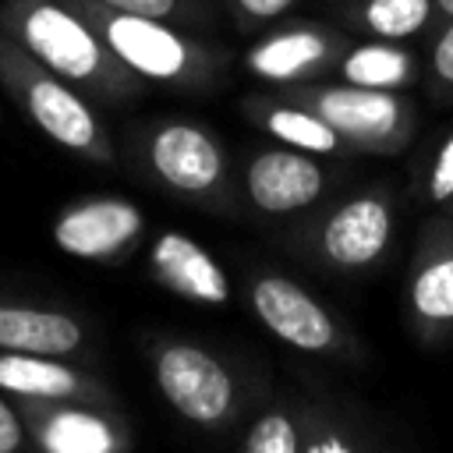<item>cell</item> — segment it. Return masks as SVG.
<instances>
[{
    "label": "cell",
    "mask_w": 453,
    "mask_h": 453,
    "mask_svg": "<svg viewBox=\"0 0 453 453\" xmlns=\"http://www.w3.org/2000/svg\"><path fill=\"white\" fill-rule=\"evenodd\" d=\"M99 35L127 71L152 81H166L180 88H216L226 67V53L219 46L191 39L159 18H142L106 7L99 21Z\"/></svg>",
    "instance_id": "cell-1"
},
{
    "label": "cell",
    "mask_w": 453,
    "mask_h": 453,
    "mask_svg": "<svg viewBox=\"0 0 453 453\" xmlns=\"http://www.w3.org/2000/svg\"><path fill=\"white\" fill-rule=\"evenodd\" d=\"M280 92L315 110L354 152H372V156L403 152L418 127L414 106L389 88H365L340 78L336 81L315 78V81L287 85Z\"/></svg>",
    "instance_id": "cell-2"
},
{
    "label": "cell",
    "mask_w": 453,
    "mask_h": 453,
    "mask_svg": "<svg viewBox=\"0 0 453 453\" xmlns=\"http://www.w3.org/2000/svg\"><path fill=\"white\" fill-rule=\"evenodd\" d=\"M389 241H393V202L379 188L336 202L315 223H304L297 230L301 251L333 273H361L382 262Z\"/></svg>",
    "instance_id": "cell-3"
},
{
    "label": "cell",
    "mask_w": 453,
    "mask_h": 453,
    "mask_svg": "<svg viewBox=\"0 0 453 453\" xmlns=\"http://www.w3.org/2000/svg\"><path fill=\"white\" fill-rule=\"evenodd\" d=\"M145 156H149L152 173L170 191L205 202L216 212H237L230 159L205 127L188 124V120H166L149 134Z\"/></svg>",
    "instance_id": "cell-4"
},
{
    "label": "cell",
    "mask_w": 453,
    "mask_h": 453,
    "mask_svg": "<svg viewBox=\"0 0 453 453\" xmlns=\"http://www.w3.org/2000/svg\"><path fill=\"white\" fill-rule=\"evenodd\" d=\"M156 382L166 396V403L202 425V428H230L241 411H244V393L237 375L226 368V361H219L216 354H209L205 347L195 343H166L156 354Z\"/></svg>",
    "instance_id": "cell-5"
},
{
    "label": "cell",
    "mask_w": 453,
    "mask_h": 453,
    "mask_svg": "<svg viewBox=\"0 0 453 453\" xmlns=\"http://www.w3.org/2000/svg\"><path fill=\"white\" fill-rule=\"evenodd\" d=\"M248 304L255 319L280 343L301 354H322V357L357 354V343L343 329V322H336L322 301H315L297 280L283 273H255L248 280Z\"/></svg>",
    "instance_id": "cell-6"
},
{
    "label": "cell",
    "mask_w": 453,
    "mask_h": 453,
    "mask_svg": "<svg viewBox=\"0 0 453 453\" xmlns=\"http://www.w3.org/2000/svg\"><path fill=\"white\" fill-rule=\"evenodd\" d=\"M343 50V32L319 21H290L265 32L244 50V71L265 85L287 88L322 78L329 67H336Z\"/></svg>",
    "instance_id": "cell-7"
},
{
    "label": "cell",
    "mask_w": 453,
    "mask_h": 453,
    "mask_svg": "<svg viewBox=\"0 0 453 453\" xmlns=\"http://www.w3.org/2000/svg\"><path fill=\"white\" fill-rule=\"evenodd\" d=\"M407 315L421 340L453 333V223L432 219L418 234L407 276Z\"/></svg>",
    "instance_id": "cell-8"
},
{
    "label": "cell",
    "mask_w": 453,
    "mask_h": 453,
    "mask_svg": "<svg viewBox=\"0 0 453 453\" xmlns=\"http://www.w3.org/2000/svg\"><path fill=\"white\" fill-rule=\"evenodd\" d=\"M326 166L304 149H262L241 170L244 202L265 216H290L311 209L326 191Z\"/></svg>",
    "instance_id": "cell-9"
},
{
    "label": "cell",
    "mask_w": 453,
    "mask_h": 453,
    "mask_svg": "<svg viewBox=\"0 0 453 453\" xmlns=\"http://www.w3.org/2000/svg\"><path fill=\"white\" fill-rule=\"evenodd\" d=\"M25 42L32 46L35 57H42V64H50L57 74L71 81L99 78L106 57H113V50L99 42V35L88 25H81L71 11L57 4L32 7V14L25 18Z\"/></svg>",
    "instance_id": "cell-10"
},
{
    "label": "cell",
    "mask_w": 453,
    "mask_h": 453,
    "mask_svg": "<svg viewBox=\"0 0 453 453\" xmlns=\"http://www.w3.org/2000/svg\"><path fill=\"white\" fill-rule=\"evenodd\" d=\"M145 230V216L127 198H92L60 216L53 237L78 258H113Z\"/></svg>",
    "instance_id": "cell-11"
},
{
    "label": "cell",
    "mask_w": 453,
    "mask_h": 453,
    "mask_svg": "<svg viewBox=\"0 0 453 453\" xmlns=\"http://www.w3.org/2000/svg\"><path fill=\"white\" fill-rule=\"evenodd\" d=\"M152 273L156 280L198 304H226L230 301V276L226 269L191 237L166 230L152 244Z\"/></svg>",
    "instance_id": "cell-12"
},
{
    "label": "cell",
    "mask_w": 453,
    "mask_h": 453,
    "mask_svg": "<svg viewBox=\"0 0 453 453\" xmlns=\"http://www.w3.org/2000/svg\"><path fill=\"white\" fill-rule=\"evenodd\" d=\"M248 117L255 124H262L276 142L290 145V149H304L311 156H340L347 152L343 138L304 103L290 99V96H255L244 103Z\"/></svg>",
    "instance_id": "cell-13"
},
{
    "label": "cell",
    "mask_w": 453,
    "mask_h": 453,
    "mask_svg": "<svg viewBox=\"0 0 453 453\" xmlns=\"http://www.w3.org/2000/svg\"><path fill=\"white\" fill-rule=\"evenodd\" d=\"M28 110L35 117V124L53 134L60 145L67 149H99V124L92 117V110L60 81L53 78H39L28 88Z\"/></svg>",
    "instance_id": "cell-14"
},
{
    "label": "cell",
    "mask_w": 453,
    "mask_h": 453,
    "mask_svg": "<svg viewBox=\"0 0 453 453\" xmlns=\"http://www.w3.org/2000/svg\"><path fill=\"white\" fill-rule=\"evenodd\" d=\"M333 71L340 81H350V85L403 92L418 78V57L393 39H368V42L347 46Z\"/></svg>",
    "instance_id": "cell-15"
},
{
    "label": "cell",
    "mask_w": 453,
    "mask_h": 453,
    "mask_svg": "<svg viewBox=\"0 0 453 453\" xmlns=\"http://www.w3.org/2000/svg\"><path fill=\"white\" fill-rule=\"evenodd\" d=\"M81 343L74 319L39 308H0V347L21 354H71Z\"/></svg>",
    "instance_id": "cell-16"
},
{
    "label": "cell",
    "mask_w": 453,
    "mask_h": 453,
    "mask_svg": "<svg viewBox=\"0 0 453 453\" xmlns=\"http://www.w3.org/2000/svg\"><path fill=\"white\" fill-rule=\"evenodd\" d=\"M347 25L368 39H411L435 28V0H354L343 4Z\"/></svg>",
    "instance_id": "cell-17"
},
{
    "label": "cell",
    "mask_w": 453,
    "mask_h": 453,
    "mask_svg": "<svg viewBox=\"0 0 453 453\" xmlns=\"http://www.w3.org/2000/svg\"><path fill=\"white\" fill-rule=\"evenodd\" d=\"M248 453H308L304 403H273L258 411L241 435Z\"/></svg>",
    "instance_id": "cell-18"
},
{
    "label": "cell",
    "mask_w": 453,
    "mask_h": 453,
    "mask_svg": "<svg viewBox=\"0 0 453 453\" xmlns=\"http://www.w3.org/2000/svg\"><path fill=\"white\" fill-rule=\"evenodd\" d=\"M0 386L14 389V393H32V396H74L81 389V379L57 365L46 361V354H21L14 350L11 357H0Z\"/></svg>",
    "instance_id": "cell-19"
},
{
    "label": "cell",
    "mask_w": 453,
    "mask_h": 453,
    "mask_svg": "<svg viewBox=\"0 0 453 453\" xmlns=\"http://www.w3.org/2000/svg\"><path fill=\"white\" fill-rule=\"evenodd\" d=\"M46 446L57 453H110L120 446V439L88 411H60L46 428Z\"/></svg>",
    "instance_id": "cell-20"
},
{
    "label": "cell",
    "mask_w": 453,
    "mask_h": 453,
    "mask_svg": "<svg viewBox=\"0 0 453 453\" xmlns=\"http://www.w3.org/2000/svg\"><path fill=\"white\" fill-rule=\"evenodd\" d=\"M425 195L435 205L453 202V131L442 138V145L432 156V166H428V177H425Z\"/></svg>",
    "instance_id": "cell-21"
},
{
    "label": "cell",
    "mask_w": 453,
    "mask_h": 453,
    "mask_svg": "<svg viewBox=\"0 0 453 453\" xmlns=\"http://www.w3.org/2000/svg\"><path fill=\"white\" fill-rule=\"evenodd\" d=\"M103 7H113V11H124V14H142V18H159V21H170V18H188L195 14L198 0H99Z\"/></svg>",
    "instance_id": "cell-22"
},
{
    "label": "cell",
    "mask_w": 453,
    "mask_h": 453,
    "mask_svg": "<svg viewBox=\"0 0 453 453\" xmlns=\"http://www.w3.org/2000/svg\"><path fill=\"white\" fill-rule=\"evenodd\" d=\"M297 0H226L230 14L244 25V28H258V25H269L276 18H283Z\"/></svg>",
    "instance_id": "cell-23"
},
{
    "label": "cell",
    "mask_w": 453,
    "mask_h": 453,
    "mask_svg": "<svg viewBox=\"0 0 453 453\" xmlns=\"http://www.w3.org/2000/svg\"><path fill=\"white\" fill-rule=\"evenodd\" d=\"M432 81L439 92H453V21L439 25L432 42Z\"/></svg>",
    "instance_id": "cell-24"
},
{
    "label": "cell",
    "mask_w": 453,
    "mask_h": 453,
    "mask_svg": "<svg viewBox=\"0 0 453 453\" xmlns=\"http://www.w3.org/2000/svg\"><path fill=\"white\" fill-rule=\"evenodd\" d=\"M21 442V428H18V418L0 403V453H11L14 446Z\"/></svg>",
    "instance_id": "cell-25"
},
{
    "label": "cell",
    "mask_w": 453,
    "mask_h": 453,
    "mask_svg": "<svg viewBox=\"0 0 453 453\" xmlns=\"http://www.w3.org/2000/svg\"><path fill=\"white\" fill-rule=\"evenodd\" d=\"M453 21V0H435V28Z\"/></svg>",
    "instance_id": "cell-26"
},
{
    "label": "cell",
    "mask_w": 453,
    "mask_h": 453,
    "mask_svg": "<svg viewBox=\"0 0 453 453\" xmlns=\"http://www.w3.org/2000/svg\"><path fill=\"white\" fill-rule=\"evenodd\" d=\"M336 4H354V0H336Z\"/></svg>",
    "instance_id": "cell-27"
}]
</instances>
